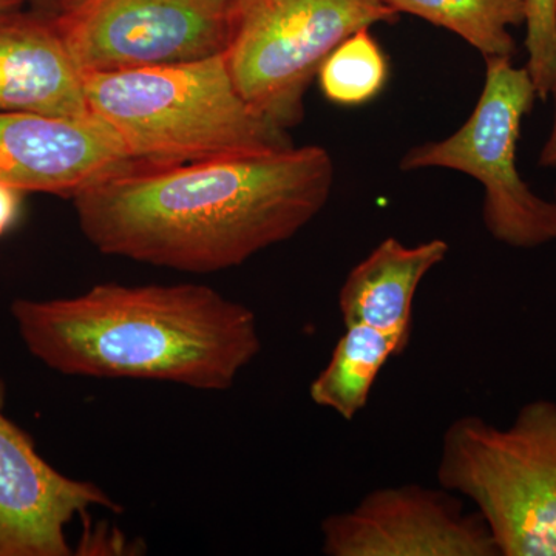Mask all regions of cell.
Returning <instances> with one entry per match:
<instances>
[{"mask_svg":"<svg viewBox=\"0 0 556 556\" xmlns=\"http://www.w3.org/2000/svg\"><path fill=\"white\" fill-rule=\"evenodd\" d=\"M336 166L303 146L197 163H131L73 199L104 255L190 274L218 273L298 236L327 206Z\"/></svg>","mask_w":556,"mask_h":556,"instance_id":"obj_1","label":"cell"},{"mask_svg":"<svg viewBox=\"0 0 556 556\" xmlns=\"http://www.w3.org/2000/svg\"><path fill=\"white\" fill-rule=\"evenodd\" d=\"M33 357L65 376L226 391L262 351L257 316L206 285H97L11 303Z\"/></svg>","mask_w":556,"mask_h":556,"instance_id":"obj_2","label":"cell"},{"mask_svg":"<svg viewBox=\"0 0 556 556\" xmlns=\"http://www.w3.org/2000/svg\"><path fill=\"white\" fill-rule=\"evenodd\" d=\"M83 76L91 116L134 163L167 166L294 146L288 130L244 101L225 53Z\"/></svg>","mask_w":556,"mask_h":556,"instance_id":"obj_3","label":"cell"},{"mask_svg":"<svg viewBox=\"0 0 556 556\" xmlns=\"http://www.w3.org/2000/svg\"><path fill=\"white\" fill-rule=\"evenodd\" d=\"M438 482L473 504L500 556H556V402H527L508 427L457 417Z\"/></svg>","mask_w":556,"mask_h":556,"instance_id":"obj_4","label":"cell"},{"mask_svg":"<svg viewBox=\"0 0 556 556\" xmlns=\"http://www.w3.org/2000/svg\"><path fill=\"white\" fill-rule=\"evenodd\" d=\"M397 20L383 0H233L225 60L244 101L288 130L329 54L354 33Z\"/></svg>","mask_w":556,"mask_h":556,"instance_id":"obj_5","label":"cell"},{"mask_svg":"<svg viewBox=\"0 0 556 556\" xmlns=\"http://www.w3.org/2000/svg\"><path fill=\"white\" fill-rule=\"evenodd\" d=\"M485 80L470 118L455 134L408 150L402 170L463 172L484 188L482 219L490 236L517 249L556 241V201L538 197L517 169L522 121L538 100L527 67L485 58Z\"/></svg>","mask_w":556,"mask_h":556,"instance_id":"obj_6","label":"cell"},{"mask_svg":"<svg viewBox=\"0 0 556 556\" xmlns=\"http://www.w3.org/2000/svg\"><path fill=\"white\" fill-rule=\"evenodd\" d=\"M232 3L79 0L54 20L80 72H121L225 53Z\"/></svg>","mask_w":556,"mask_h":556,"instance_id":"obj_7","label":"cell"},{"mask_svg":"<svg viewBox=\"0 0 556 556\" xmlns=\"http://www.w3.org/2000/svg\"><path fill=\"white\" fill-rule=\"evenodd\" d=\"M328 556H500L484 519L444 486H382L321 521Z\"/></svg>","mask_w":556,"mask_h":556,"instance_id":"obj_8","label":"cell"},{"mask_svg":"<svg viewBox=\"0 0 556 556\" xmlns=\"http://www.w3.org/2000/svg\"><path fill=\"white\" fill-rule=\"evenodd\" d=\"M0 380V556L72 555L65 529L93 507H121L97 484L60 473L3 413Z\"/></svg>","mask_w":556,"mask_h":556,"instance_id":"obj_9","label":"cell"},{"mask_svg":"<svg viewBox=\"0 0 556 556\" xmlns=\"http://www.w3.org/2000/svg\"><path fill=\"white\" fill-rule=\"evenodd\" d=\"M134 163L94 116L0 112V182L21 192L75 199Z\"/></svg>","mask_w":556,"mask_h":556,"instance_id":"obj_10","label":"cell"},{"mask_svg":"<svg viewBox=\"0 0 556 556\" xmlns=\"http://www.w3.org/2000/svg\"><path fill=\"white\" fill-rule=\"evenodd\" d=\"M0 112L91 116L83 72L54 16L35 9L0 13Z\"/></svg>","mask_w":556,"mask_h":556,"instance_id":"obj_11","label":"cell"},{"mask_svg":"<svg viewBox=\"0 0 556 556\" xmlns=\"http://www.w3.org/2000/svg\"><path fill=\"white\" fill-rule=\"evenodd\" d=\"M448 249L447 241L439 239L416 247H405L393 237L380 241L340 288L339 309L345 327L365 325L409 342L417 288L444 262Z\"/></svg>","mask_w":556,"mask_h":556,"instance_id":"obj_12","label":"cell"},{"mask_svg":"<svg viewBox=\"0 0 556 556\" xmlns=\"http://www.w3.org/2000/svg\"><path fill=\"white\" fill-rule=\"evenodd\" d=\"M345 328L327 367L311 382L309 397L318 407L353 420L367 407L369 394L387 362L404 353L409 342L365 325Z\"/></svg>","mask_w":556,"mask_h":556,"instance_id":"obj_13","label":"cell"},{"mask_svg":"<svg viewBox=\"0 0 556 556\" xmlns=\"http://www.w3.org/2000/svg\"><path fill=\"white\" fill-rule=\"evenodd\" d=\"M396 13H408L455 33L484 58H514L510 28L526 22L525 0H383Z\"/></svg>","mask_w":556,"mask_h":556,"instance_id":"obj_14","label":"cell"},{"mask_svg":"<svg viewBox=\"0 0 556 556\" xmlns=\"http://www.w3.org/2000/svg\"><path fill=\"white\" fill-rule=\"evenodd\" d=\"M386 53L369 28L343 40L318 70L321 93L332 104L356 108L378 98L388 80Z\"/></svg>","mask_w":556,"mask_h":556,"instance_id":"obj_15","label":"cell"},{"mask_svg":"<svg viewBox=\"0 0 556 556\" xmlns=\"http://www.w3.org/2000/svg\"><path fill=\"white\" fill-rule=\"evenodd\" d=\"M526 50L538 100L546 101L556 86V0H525Z\"/></svg>","mask_w":556,"mask_h":556,"instance_id":"obj_16","label":"cell"},{"mask_svg":"<svg viewBox=\"0 0 556 556\" xmlns=\"http://www.w3.org/2000/svg\"><path fill=\"white\" fill-rule=\"evenodd\" d=\"M22 195L24 192L21 190L0 182V239L13 228L20 217Z\"/></svg>","mask_w":556,"mask_h":556,"instance_id":"obj_17","label":"cell"},{"mask_svg":"<svg viewBox=\"0 0 556 556\" xmlns=\"http://www.w3.org/2000/svg\"><path fill=\"white\" fill-rule=\"evenodd\" d=\"M552 97H554L555 100V119L551 135H548L546 144H544L543 150H541L540 160H538V164H540L541 167H556V86L554 91H552Z\"/></svg>","mask_w":556,"mask_h":556,"instance_id":"obj_18","label":"cell"},{"mask_svg":"<svg viewBox=\"0 0 556 556\" xmlns=\"http://www.w3.org/2000/svg\"><path fill=\"white\" fill-rule=\"evenodd\" d=\"M79 0H28L33 9L50 14V16H60L78 3Z\"/></svg>","mask_w":556,"mask_h":556,"instance_id":"obj_19","label":"cell"},{"mask_svg":"<svg viewBox=\"0 0 556 556\" xmlns=\"http://www.w3.org/2000/svg\"><path fill=\"white\" fill-rule=\"evenodd\" d=\"M28 0H0V13L5 11L24 9Z\"/></svg>","mask_w":556,"mask_h":556,"instance_id":"obj_20","label":"cell"}]
</instances>
